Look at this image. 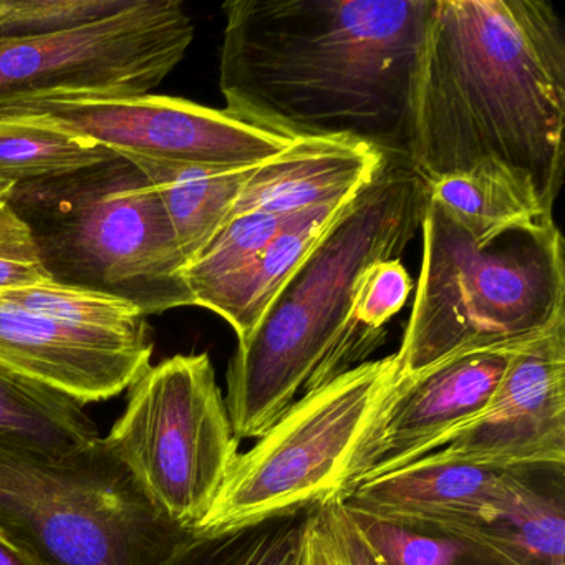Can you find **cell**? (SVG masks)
Masks as SVG:
<instances>
[{
  "mask_svg": "<svg viewBox=\"0 0 565 565\" xmlns=\"http://www.w3.org/2000/svg\"><path fill=\"white\" fill-rule=\"evenodd\" d=\"M505 469L433 451L405 468L356 486L339 501L380 518L468 531L488 518L501 492Z\"/></svg>",
  "mask_w": 565,
  "mask_h": 565,
  "instance_id": "cell-14",
  "label": "cell"
},
{
  "mask_svg": "<svg viewBox=\"0 0 565 565\" xmlns=\"http://www.w3.org/2000/svg\"><path fill=\"white\" fill-rule=\"evenodd\" d=\"M0 532L49 565H157L188 531L104 438L65 458L0 438Z\"/></svg>",
  "mask_w": 565,
  "mask_h": 565,
  "instance_id": "cell-6",
  "label": "cell"
},
{
  "mask_svg": "<svg viewBox=\"0 0 565 565\" xmlns=\"http://www.w3.org/2000/svg\"><path fill=\"white\" fill-rule=\"evenodd\" d=\"M0 120L61 128L118 157L221 168H253L294 143L224 110L163 95L39 100L0 110Z\"/></svg>",
  "mask_w": 565,
  "mask_h": 565,
  "instance_id": "cell-10",
  "label": "cell"
},
{
  "mask_svg": "<svg viewBox=\"0 0 565 565\" xmlns=\"http://www.w3.org/2000/svg\"><path fill=\"white\" fill-rule=\"evenodd\" d=\"M9 194L0 198V292L51 280L34 234L9 203Z\"/></svg>",
  "mask_w": 565,
  "mask_h": 565,
  "instance_id": "cell-27",
  "label": "cell"
},
{
  "mask_svg": "<svg viewBox=\"0 0 565 565\" xmlns=\"http://www.w3.org/2000/svg\"><path fill=\"white\" fill-rule=\"evenodd\" d=\"M388 160L382 151L359 141L296 140L254 168L230 220L247 213H303L349 200L369 186Z\"/></svg>",
  "mask_w": 565,
  "mask_h": 565,
  "instance_id": "cell-15",
  "label": "cell"
},
{
  "mask_svg": "<svg viewBox=\"0 0 565 565\" xmlns=\"http://www.w3.org/2000/svg\"><path fill=\"white\" fill-rule=\"evenodd\" d=\"M422 234L398 376L456 353L524 342L565 319L564 239L554 217L475 239L428 198Z\"/></svg>",
  "mask_w": 565,
  "mask_h": 565,
  "instance_id": "cell-4",
  "label": "cell"
},
{
  "mask_svg": "<svg viewBox=\"0 0 565 565\" xmlns=\"http://www.w3.org/2000/svg\"><path fill=\"white\" fill-rule=\"evenodd\" d=\"M151 355L150 326H78L0 297V362L81 405L105 402L130 388L151 365Z\"/></svg>",
  "mask_w": 565,
  "mask_h": 565,
  "instance_id": "cell-13",
  "label": "cell"
},
{
  "mask_svg": "<svg viewBox=\"0 0 565 565\" xmlns=\"http://www.w3.org/2000/svg\"><path fill=\"white\" fill-rule=\"evenodd\" d=\"M426 200L428 184L412 164L390 158L237 340L224 398L237 438H260L300 396L337 379L333 347L360 277L402 257Z\"/></svg>",
  "mask_w": 565,
  "mask_h": 565,
  "instance_id": "cell-3",
  "label": "cell"
},
{
  "mask_svg": "<svg viewBox=\"0 0 565 565\" xmlns=\"http://www.w3.org/2000/svg\"><path fill=\"white\" fill-rule=\"evenodd\" d=\"M0 438L65 458L100 435L84 405L0 362Z\"/></svg>",
  "mask_w": 565,
  "mask_h": 565,
  "instance_id": "cell-19",
  "label": "cell"
},
{
  "mask_svg": "<svg viewBox=\"0 0 565 565\" xmlns=\"http://www.w3.org/2000/svg\"><path fill=\"white\" fill-rule=\"evenodd\" d=\"M343 509L385 565H514L491 545L458 529Z\"/></svg>",
  "mask_w": 565,
  "mask_h": 565,
  "instance_id": "cell-21",
  "label": "cell"
},
{
  "mask_svg": "<svg viewBox=\"0 0 565 565\" xmlns=\"http://www.w3.org/2000/svg\"><path fill=\"white\" fill-rule=\"evenodd\" d=\"M525 342L456 353L398 376L353 452L339 498L451 443L488 408L512 355Z\"/></svg>",
  "mask_w": 565,
  "mask_h": 565,
  "instance_id": "cell-11",
  "label": "cell"
},
{
  "mask_svg": "<svg viewBox=\"0 0 565 565\" xmlns=\"http://www.w3.org/2000/svg\"><path fill=\"white\" fill-rule=\"evenodd\" d=\"M398 380L396 353L369 360L300 396L239 452L194 531H227L339 498L353 452Z\"/></svg>",
  "mask_w": 565,
  "mask_h": 565,
  "instance_id": "cell-7",
  "label": "cell"
},
{
  "mask_svg": "<svg viewBox=\"0 0 565 565\" xmlns=\"http://www.w3.org/2000/svg\"><path fill=\"white\" fill-rule=\"evenodd\" d=\"M9 203L55 282L120 297L147 317L194 306L160 196L127 158L14 184Z\"/></svg>",
  "mask_w": 565,
  "mask_h": 565,
  "instance_id": "cell-5",
  "label": "cell"
},
{
  "mask_svg": "<svg viewBox=\"0 0 565 565\" xmlns=\"http://www.w3.org/2000/svg\"><path fill=\"white\" fill-rule=\"evenodd\" d=\"M0 565H49L0 532Z\"/></svg>",
  "mask_w": 565,
  "mask_h": 565,
  "instance_id": "cell-30",
  "label": "cell"
},
{
  "mask_svg": "<svg viewBox=\"0 0 565 565\" xmlns=\"http://www.w3.org/2000/svg\"><path fill=\"white\" fill-rule=\"evenodd\" d=\"M193 38V21L178 0H135L77 28L0 42V110L150 94L183 61Z\"/></svg>",
  "mask_w": 565,
  "mask_h": 565,
  "instance_id": "cell-9",
  "label": "cell"
},
{
  "mask_svg": "<svg viewBox=\"0 0 565 565\" xmlns=\"http://www.w3.org/2000/svg\"><path fill=\"white\" fill-rule=\"evenodd\" d=\"M317 508L227 531H188L157 565H302Z\"/></svg>",
  "mask_w": 565,
  "mask_h": 565,
  "instance_id": "cell-20",
  "label": "cell"
},
{
  "mask_svg": "<svg viewBox=\"0 0 565 565\" xmlns=\"http://www.w3.org/2000/svg\"><path fill=\"white\" fill-rule=\"evenodd\" d=\"M2 299L22 309L78 326L131 330L150 326L148 317L128 300L110 294L67 284L47 282L0 292Z\"/></svg>",
  "mask_w": 565,
  "mask_h": 565,
  "instance_id": "cell-25",
  "label": "cell"
},
{
  "mask_svg": "<svg viewBox=\"0 0 565 565\" xmlns=\"http://www.w3.org/2000/svg\"><path fill=\"white\" fill-rule=\"evenodd\" d=\"M428 198L445 207L475 239L554 217L531 191L498 170L443 178L428 184Z\"/></svg>",
  "mask_w": 565,
  "mask_h": 565,
  "instance_id": "cell-22",
  "label": "cell"
},
{
  "mask_svg": "<svg viewBox=\"0 0 565 565\" xmlns=\"http://www.w3.org/2000/svg\"><path fill=\"white\" fill-rule=\"evenodd\" d=\"M433 0H231L220 88L244 124L369 145L408 163Z\"/></svg>",
  "mask_w": 565,
  "mask_h": 565,
  "instance_id": "cell-1",
  "label": "cell"
},
{
  "mask_svg": "<svg viewBox=\"0 0 565 565\" xmlns=\"http://www.w3.org/2000/svg\"><path fill=\"white\" fill-rule=\"evenodd\" d=\"M565 32L545 0H433L408 163L435 183L498 170L548 213L564 173Z\"/></svg>",
  "mask_w": 565,
  "mask_h": 565,
  "instance_id": "cell-2",
  "label": "cell"
},
{
  "mask_svg": "<svg viewBox=\"0 0 565 565\" xmlns=\"http://www.w3.org/2000/svg\"><path fill=\"white\" fill-rule=\"evenodd\" d=\"M514 565H565V465L508 468L488 518L458 529Z\"/></svg>",
  "mask_w": 565,
  "mask_h": 565,
  "instance_id": "cell-16",
  "label": "cell"
},
{
  "mask_svg": "<svg viewBox=\"0 0 565 565\" xmlns=\"http://www.w3.org/2000/svg\"><path fill=\"white\" fill-rule=\"evenodd\" d=\"M413 282L402 259L373 264L360 277L345 319L337 333L332 366L335 376L365 362L385 339V327L405 307Z\"/></svg>",
  "mask_w": 565,
  "mask_h": 565,
  "instance_id": "cell-24",
  "label": "cell"
},
{
  "mask_svg": "<svg viewBox=\"0 0 565 565\" xmlns=\"http://www.w3.org/2000/svg\"><path fill=\"white\" fill-rule=\"evenodd\" d=\"M128 161L157 190L186 267L227 223L244 183L256 168L206 167L140 158Z\"/></svg>",
  "mask_w": 565,
  "mask_h": 565,
  "instance_id": "cell-18",
  "label": "cell"
},
{
  "mask_svg": "<svg viewBox=\"0 0 565 565\" xmlns=\"http://www.w3.org/2000/svg\"><path fill=\"white\" fill-rule=\"evenodd\" d=\"M114 151L61 128L0 120V181L31 183L114 160Z\"/></svg>",
  "mask_w": 565,
  "mask_h": 565,
  "instance_id": "cell-23",
  "label": "cell"
},
{
  "mask_svg": "<svg viewBox=\"0 0 565 565\" xmlns=\"http://www.w3.org/2000/svg\"><path fill=\"white\" fill-rule=\"evenodd\" d=\"M436 451L501 469L565 465V319L519 347L488 408Z\"/></svg>",
  "mask_w": 565,
  "mask_h": 565,
  "instance_id": "cell-12",
  "label": "cell"
},
{
  "mask_svg": "<svg viewBox=\"0 0 565 565\" xmlns=\"http://www.w3.org/2000/svg\"><path fill=\"white\" fill-rule=\"evenodd\" d=\"M135 0H0V42L77 28L118 14Z\"/></svg>",
  "mask_w": 565,
  "mask_h": 565,
  "instance_id": "cell-26",
  "label": "cell"
},
{
  "mask_svg": "<svg viewBox=\"0 0 565 565\" xmlns=\"http://www.w3.org/2000/svg\"><path fill=\"white\" fill-rule=\"evenodd\" d=\"M332 547H333V545H332ZM333 552H335L337 565H349V564H347V562H345V561H343V558H342V557H340V555H339V554H337L335 548H333Z\"/></svg>",
  "mask_w": 565,
  "mask_h": 565,
  "instance_id": "cell-32",
  "label": "cell"
},
{
  "mask_svg": "<svg viewBox=\"0 0 565 565\" xmlns=\"http://www.w3.org/2000/svg\"><path fill=\"white\" fill-rule=\"evenodd\" d=\"M353 198L307 211L246 269L201 297L196 307L226 320L237 340L244 339Z\"/></svg>",
  "mask_w": 565,
  "mask_h": 565,
  "instance_id": "cell-17",
  "label": "cell"
},
{
  "mask_svg": "<svg viewBox=\"0 0 565 565\" xmlns=\"http://www.w3.org/2000/svg\"><path fill=\"white\" fill-rule=\"evenodd\" d=\"M302 565H337L335 552L329 535L323 531L317 519V509L307 532L306 548H303Z\"/></svg>",
  "mask_w": 565,
  "mask_h": 565,
  "instance_id": "cell-29",
  "label": "cell"
},
{
  "mask_svg": "<svg viewBox=\"0 0 565 565\" xmlns=\"http://www.w3.org/2000/svg\"><path fill=\"white\" fill-rule=\"evenodd\" d=\"M12 186H14V184L4 183V181H0V198L6 196V194L11 193Z\"/></svg>",
  "mask_w": 565,
  "mask_h": 565,
  "instance_id": "cell-31",
  "label": "cell"
},
{
  "mask_svg": "<svg viewBox=\"0 0 565 565\" xmlns=\"http://www.w3.org/2000/svg\"><path fill=\"white\" fill-rule=\"evenodd\" d=\"M104 439L154 511L184 531L213 508L241 441L207 353L148 366Z\"/></svg>",
  "mask_w": 565,
  "mask_h": 565,
  "instance_id": "cell-8",
  "label": "cell"
},
{
  "mask_svg": "<svg viewBox=\"0 0 565 565\" xmlns=\"http://www.w3.org/2000/svg\"><path fill=\"white\" fill-rule=\"evenodd\" d=\"M317 519L329 535L337 554L349 565H385L362 537L339 499L317 508Z\"/></svg>",
  "mask_w": 565,
  "mask_h": 565,
  "instance_id": "cell-28",
  "label": "cell"
}]
</instances>
